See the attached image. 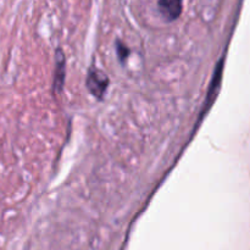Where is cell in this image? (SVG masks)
<instances>
[{
	"label": "cell",
	"instance_id": "1",
	"mask_svg": "<svg viewBox=\"0 0 250 250\" xmlns=\"http://www.w3.org/2000/svg\"><path fill=\"white\" fill-rule=\"evenodd\" d=\"M109 87V77L105 72L98 67H92L88 70L87 75V88L97 99L102 100Z\"/></svg>",
	"mask_w": 250,
	"mask_h": 250
},
{
	"label": "cell",
	"instance_id": "4",
	"mask_svg": "<svg viewBox=\"0 0 250 250\" xmlns=\"http://www.w3.org/2000/svg\"><path fill=\"white\" fill-rule=\"evenodd\" d=\"M116 46H117V48H116V50H117V55H119L120 60L124 61L125 59H126L127 56H128V54H129V49L127 48V46L125 45V44L122 43V42H120V41H117Z\"/></svg>",
	"mask_w": 250,
	"mask_h": 250
},
{
	"label": "cell",
	"instance_id": "3",
	"mask_svg": "<svg viewBox=\"0 0 250 250\" xmlns=\"http://www.w3.org/2000/svg\"><path fill=\"white\" fill-rule=\"evenodd\" d=\"M55 76H54V90L56 93L60 92L63 87L65 82V56L62 51H56V61H55Z\"/></svg>",
	"mask_w": 250,
	"mask_h": 250
},
{
	"label": "cell",
	"instance_id": "2",
	"mask_svg": "<svg viewBox=\"0 0 250 250\" xmlns=\"http://www.w3.org/2000/svg\"><path fill=\"white\" fill-rule=\"evenodd\" d=\"M159 11L167 22H172L181 16L183 10V0H159Z\"/></svg>",
	"mask_w": 250,
	"mask_h": 250
}]
</instances>
